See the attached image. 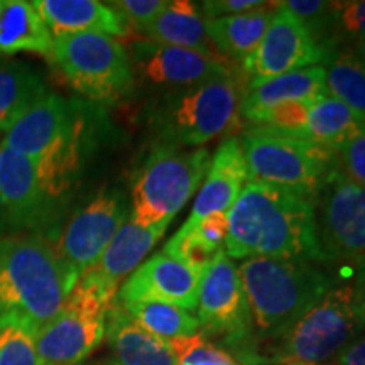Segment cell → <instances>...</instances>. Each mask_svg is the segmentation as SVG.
Listing matches in <instances>:
<instances>
[{"label": "cell", "instance_id": "obj_1", "mask_svg": "<svg viewBox=\"0 0 365 365\" xmlns=\"http://www.w3.org/2000/svg\"><path fill=\"white\" fill-rule=\"evenodd\" d=\"M227 215L228 257L323 262L313 203L289 191L247 182Z\"/></svg>", "mask_w": 365, "mask_h": 365}, {"label": "cell", "instance_id": "obj_2", "mask_svg": "<svg viewBox=\"0 0 365 365\" xmlns=\"http://www.w3.org/2000/svg\"><path fill=\"white\" fill-rule=\"evenodd\" d=\"M76 281L44 237L0 239V318H21L39 331L59 313Z\"/></svg>", "mask_w": 365, "mask_h": 365}, {"label": "cell", "instance_id": "obj_3", "mask_svg": "<svg viewBox=\"0 0 365 365\" xmlns=\"http://www.w3.org/2000/svg\"><path fill=\"white\" fill-rule=\"evenodd\" d=\"M86 120L76 105L48 93L7 132L2 144L31 159L49 200L63 198L81 170Z\"/></svg>", "mask_w": 365, "mask_h": 365}, {"label": "cell", "instance_id": "obj_4", "mask_svg": "<svg viewBox=\"0 0 365 365\" xmlns=\"http://www.w3.org/2000/svg\"><path fill=\"white\" fill-rule=\"evenodd\" d=\"M239 276L255 346L259 341H272L284 335L333 287L325 272L309 262L298 261L245 259L239 266Z\"/></svg>", "mask_w": 365, "mask_h": 365}, {"label": "cell", "instance_id": "obj_5", "mask_svg": "<svg viewBox=\"0 0 365 365\" xmlns=\"http://www.w3.org/2000/svg\"><path fill=\"white\" fill-rule=\"evenodd\" d=\"M240 144L250 182L276 186L309 203L336 166L335 150L267 127L245 130Z\"/></svg>", "mask_w": 365, "mask_h": 365}, {"label": "cell", "instance_id": "obj_6", "mask_svg": "<svg viewBox=\"0 0 365 365\" xmlns=\"http://www.w3.org/2000/svg\"><path fill=\"white\" fill-rule=\"evenodd\" d=\"M364 291L355 284L333 286L296 325L259 354L257 364H323L360 336L359 303Z\"/></svg>", "mask_w": 365, "mask_h": 365}, {"label": "cell", "instance_id": "obj_7", "mask_svg": "<svg viewBox=\"0 0 365 365\" xmlns=\"http://www.w3.org/2000/svg\"><path fill=\"white\" fill-rule=\"evenodd\" d=\"M118 289L93 271H85L63 308L38 331L41 365H78L105 339L107 317Z\"/></svg>", "mask_w": 365, "mask_h": 365}, {"label": "cell", "instance_id": "obj_8", "mask_svg": "<svg viewBox=\"0 0 365 365\" xmlns=\"http://www.w3.org/2000/svg\"><path fill=\"white\" fill-rule=\"evenodd\" d=\"M210 163L207 149L182 150L164 144L150 150L132 181L129 220L140 227L171 222L200 188Z\"/></svg>", "mask_w": 365, "mask_h": 365}, {"label": "cell", "instance_id": "obj_9", "mask_svg": "<svg viewBox=\"0 0 365 365\" xmlns=\"http://www.w3.org/2000/svg\"><path fill=\"white\" fill-rule=\"evenodd\" d=\"M51 61L73 90L93 102L113 103L134 88L129 53L112 36L83 33L53 39Z\"/></svg>", "mask_w": 365, "mask_h": 365}, {"label": "cell", "instance_id": "obj_10", "mask_svg": "<svg viewBox=\"0 0 365 365\" xmlns=\"http://www.w3.org/2000/svg\"><path fill=\"white\" fill-rule=\"evenodd\" d=\"M240 100V88L232 75L176 90L159 108V127L171 145H202L235 124Z\"/></svg>", "mask_w": 365, "mask_h": 365}, {"label": "cell", "instance_id": "obj_11", "mask_svg": "<svg viewBox=\"0 0 365 365\" xmlns=\"http://www.w3.org/2000/svg\"><path fill=\"white\" fill-rule=\"evenodd\" d=\"M196 318L205 335L220 336L235 359L249 365L255 349L252 322L239 267L225 250H218L202 274Z\"/></svg>", "mask_w": 365, "mask_h": 365}, {"label": "cell", "instance_id": "obj_12", "mask_svg": "<svg viewBox=\"0 0 365 365\" xmlns=\"http://www.w3.org/2000/svg\"><path fill=\"white\" fill-rule=\"evenodd\" d=\"M323 262H360L365 257V186L339 168L323 182L313 203Z\"/></svg>", "mask_w": 365, "mask_h": 365}, {"label": "cell", "instance_id": "obj_13", "mask_svg": "<svg viewBox=\"0 0 365 365\" xmlns=\"http://www.w3.org/2000/svg\"><path fill=\"white\" fill-rule=\"evenodd\" d=\"M127 222V203L117 190H103L73 213L54 245L73 276L93 267L110 240Z\"/></svg>", "mask_w": 365, "mask_h": 365}, {"label": "cell", "instance_id": "obj_14", "mask_svg": "<svg viewBox=\"0 0 365 365\" xmlns=\"http://www.w3.org/2000/svg\"><path fill=\"white\" fill-rule=\"evenodd\" d=\"M325 51L298 17L277 2L257 49L242 61L250 81H262L323 63Z\"/></svg>", "mask_w": 365, "mask_h": 365}, {"label": "cell", "instance_id": "obj_15", "mask_svg": "<svg viewBox=\"0 0 365 365\" xmlns=\"http://www.w3.org/2000/svg\"><path fill=\"white\" fill-rule=\"evenodd\" d=\"M127 53L132 71L150 85L173 91L232 75L225 58L208 56L193 49L159 44L149 39L132 41Z\"/></svg>", "mask_w": 365, "mask_h": 365}, {"label": "cell", "instance_id": "obj_16", "mask_svg": "<svg viewBox=\"0 0 365 365\" xmlns=\"http://www.w3.org/2000/svg\"><path fill=\"white\" fill-rule=\"evenodd\" d=\"M53 208L34 163L0 143V222L12 230L36 228Z\"/></svg>", "mask_w": 365, "mask_h": 365}, {"label": "cell", "instance_id": "obj_17", "mask_svg": "<svg viewBox=\"0 0 365 365\" xmlns=\"http://www.w3.org/2000/svg\"><path fill=\"white\" fill-rule=\"evenodd\" d=\"M202 274L164 252H158L127 277L118 287L115 301L120 304L156 301L175 304L191 313L198 304Z\"/></svg>", "mask_w": 365, "mask_h": 365}, {"label": "cell", "instance_id": "obj_18", "mask_svg": "<svg viewBox=\"0 0 365 365\" xmlns=\"http://www.w3.org/2000/svg\"><path fill=\"white\" fill-rule=\"evenodd\" d=\"M249 180L247 164L239 137H228L217 148L207 180L200 188L190 217L180 232H191L212 213H228Z\"/></svg>", "mask_w": 365, "mask_h": 365}, {"label": "cell", "instance_id": "obj_19", "mask_svg": "<svg viewBox=\"0 0 365 365\" xmlns=\"http://www.w3.org/2000/svg\"><path fill=\"white\" fill-rule=\"evenodd\" d=\"M325 71L322 66L304 68L262 81H250L247 93L242 95V115L250 124L259 125L272 107L287 102L314 103L327 97Z\"/></svg>", "mask_w": 365, "mask_h": 365}, {"label": "cell", "instance_id": "obj_20", "mask_svg": "<svg viewBox=\"0 0 365 365\" xmlns=\"http://www.w3.org/2000/svg\"><path fill=\"white\" fill-rule=\"evenodd\" d=\"M33 4L53 39L83 33L112 38L129 34V26L110 4L98 0H34Z\"/></svg>", "mask_w": 365, "mask_h": 365}, {"label": "cell", "instance_id": "obj_21", "mask_svg": "<svg viewBox=\"0 0 365 365\" xmlns=\"http://www.w3.org/2000/svg\"><path fill=\"white\" fill-rule=\"evenodd\" d=\"M105 339L113 355L112 365H178L168 341L137 325L117 301L108 312Z\"/></svg>", "mask_w": 365, "mask_h": 365}, {"label": "cell", "instance_id": "obj_22", "mask_svg": "<svg viewBox=\"0 0 365 365\" xmlns=\"http://www.w3.org/2000/svg\"><path fill=\"white\" fill-rule=\"evenodd\" d=\"M171 222H163L153 227H140L127 220L118 228L115 237L100 255V259L90 271L107 281L108 284L117 287L122 279L129 277L144 257L153 250L158 240L164 235Z\"/></svg>", "mask_w": 365, "mask_h": 365}, {"label": "cell", "instance_id": "obj_23", "mask_svg": "<svg viewBox=\"0 0 365 365\" xmlns=\"http://www.w3.org/2000/svg\"><path fill=\"white\" fill-rule=\"evenodd\" d=\"M0 53H31L51 59L53 38L33 2L0 0Z\"/></svg>", "mask_w": 365, "mask_h": 365}, {"label": "cell", "instance_id": "obj_24", "mask_svg": "<svg viewBox=\"0 0 365 365\" xmlns=\"http://www.w3.org/2000/svg\"><path fill=\"white\" fill-rule=\"evenodd\" d=\"M143 34L154 43L193 49L208 56L223 58L217 53L215 46L208 38L205 19L198 6L190 0H175L168 4L161 16L149 27H145Z\"/></svg>", "mask_w": 365, "mask_h": 365}, {"label": "cell", "instance_id": "obj_25", "mask_svg": "<svg viewBox=\"0 0 365 365\" xmlns=\"http://www.w3.org/2000/svg\"><path fill=\"white\" fill-rule=\"evenodd\" d=\"M277 2H269L266 7L257 11L239 14V16L217 17L205 21L207 34L217 53L223 58H234L244 61L249 58L266 34L271 24Z\"/></svg>", "mask_w": 365, "mask_h": 365}, {"label": "cell", "instance_id": "obj_26", "mask_svg": "<svg viewBox=\"0 0 365 365\" xmlns=\"http://www.w3.org/2000/svg\"><path fill=\"white\" fill-rule=\"evenodd\" d=\"M323 71L327 93L352 108L365 120V65L350 46L331 43L325 46Z\"/></svg>", "mask_w": 365, "mask_h": 365}, {"label": "cell", "instance_id": "obj_27", "mask_svg": "<svg viewBox=\"0 0 365 365\" xmlns=\"http://www.w3.org/2000/svg\"><path fill=\"white\" fill-rule=\"evenodd\" d=\"M46 93L38 73L22 63L0 59V132L7 134Z\"/></svg>", "mask_w": 365, "mask_h": 365}, {"label": "cell", "instance_id": "obj_28", "mask_svg": "<svg viewBox=\"0 0 365 365\" xmlns=\"http://www.w3.org/2000/svg\"><path fill=\"white\" fill-rule=\"evenodd\" d=\"M364 130V118H360L352 108L330 95L317 100L309 107L307 127L308 140L325 145L335 153Z\"/></svg>", "mask_w": 365, "mask_h": 365}, {"label": "cell", "instance_id": "obj_29", "mask_svg": "<svg viewBox=\"0 0 365 365\" xmlns=\"http://www.w3.org/2000/svg\"><path fill=\"white\" fill-rule=\"evenodd\" d=\"M122 307L137 325H140L144 330L164 341L202 331L198 318L186 309L175 307V304L156 303V301H137V303L122 304Z\"/></svg>", "mask_w": 365, "mask_h": 365}, {"label": "cell", "instance_id": "obj_30", "mask_svg": "<svg viewBox=\"0 0 365 365\" xmlns=\"http://www.w3.org/2000/svg\"><path fill=\"white\" fill-rule=\"evenodd\" d=\"M38 330L16 317L0 318V365H41Z\"/></svg>", "mask_w": 365, "mask_h": 365}, {"label": "cell", "instance_id": "obj_31", "mask_svg": "<svg viewBox=\"0 0 365 365\" xmlns=\"http://www.w3.org/2000/svg\"><path fill=\"white\" fill-rule=\"evenodd\" d=\"M178 365H244L228 350L210 341L203 331L170 340Z\"/></svg>", "mask_w": 365, "mask_h": 365}, {"label": "cell", "instance_id": "obj_32", "mask_svg": "<svg viewBox=\"0 0 365 365\" xmlns=\"http://www.w3.org/2000/svg\"><path fill=\"white\" fill-rule=\"evenodd\" d=\"M218 250L208 245L202 237L196 234V230L186 232V234L178 230L164 245L163 252L170 255L171 259L182 262L185 266L195 269V271L203 272Z\"/></svg>", "mask_w": 365, "mask_h": 365}, {"label": "cell", "instance_id": "obj_33", "mask_svg": "<svg viewBox=\"0 0 365 365\" xmlns=\"http://www.w3.org/2000/svg\"><path fill=\"white\" fill-rule=\"evenodd\" d=\"M365 38V0L331 2V41L345 43Z\"/></svg>", "mask_w": 365, "mask_h": 365}, {"label": "cell", "instance_id": "obj_34", "mask_svg": "<svg viewBox=\"0 0 365 365\" xmlns=\"http://www.w3.org/2000/svg\"><path fill=\"white\" fill-rule=\"evenodd\" d=\"M309 107H312V103L307 102H287L276 105L264 115L259 127H267V129L282 132V134L308 139L307 127Z\"/></svg>", "mask_w": 365, "mask_h": 365}, {"label": "cell", "instance_id": "obj_35", "mask_svg": "<svg viewBox=\"0 0 365 365\" xmlns=\"http://www.w3.org/2000/svg\"><path fill=\"white\" fill-rule=\"evenodd\" d=\"M108 4L120 14L129 29L134 27L143 33L145 27H149L161 16L170 2L168 0H117Z\"/></svg>", "mask_w": 365, "mask_h": 365}, {"label": "cell", "instance_id": "obj_36", "mask_svg": "<svg viewBox=\"0 0 365 365\" xmlns=\"http://www.w3.org/2000/svg\"><path fill=\"white\" fill-rule=\"evenodd\" d=\"M336 168L349 180L365 186V130L336 150Z\"/></svg>", "mask_w": 365, "mask_h": 365}, {"label": "cell", "instance_id": "obj_37", "mask_svg": "<svg viewBox=\"0 0 365 365\" xmlns=\"http://www.w3.org/2000/svg\"><path fill=\"white\" fill-rule=\"evenodd\" d=\"M269 2H261V0H208V2L196 4L202 12L203 19H217V17L227 16H239V14L252 12L257 9L266 7Z\"/></svg>", "mask_w": 365, "mask_h": 365}, {"label": "cell", "instance_id": "obj_38", "mask_svg": "<svg viewBox=\"0 0 365 365\" xmlns=\"http://www.w3.org/2000/svg\"><path fill=\"white\" fill-rule=\"evenodd\" d=\"M195 230L208 245L218 250L222 244H225L228 235V215L227 213H212L203 218Z\"/></svg>", "mask_w": 365, "mask_h": 365}, {"label": "cell", "instance_id": "obj_39", "mask_svg": "<svg viewBox=\"0 0 365 365\" xmlns=\"http://www.w3.org/2000/svg\"><path fill=\"white\" fill-rule=\"evenodd\" d=\"M333 362L335 365H365V336L354 340Z\"/></svg>", "mask_w": 365, "mask_h": 365}, {"label": "cell", "instance_id": "obj_40", "mask_svg": "<svg viewBox=\"0 0 365 365\" xmlns=\"http://www.w3.org/2000/svg\"><path fill=\"white\" fill-rule=\"evenodd\" d=\"M349 46H350V48H352V51H354L355 54H357L360 61H362L364 65H365V38L355 39V41H352V43H350Z\"/></svg>", "mask_w": 365, "mask_h": 365}, {"label": "cell", "instance_id": "obj_41", "mask_svg": "<svg viewBox=\"0 0 365 365\" xmlns=\"http://www.w3.org/2000/svg\"><path fill=\"white\" fill-rule=\"evenodd\" d=\"M355 286L365 291V257L357 264V282Z\"/></svg>", "mask_w": 365, "mask_h": 365}, {"label": "cell", "instance_id": "obj_42", "mask_svg": "<svg viewBox=\"0 0 365 365\" xmlns=\"http://www.w3.org/2000/svg\"><path fill=\"white\" fill-rule=\"evenodd\" d=\"M359 322H360V330L365 331V291L362 294V299L359 303Z\"/></svg>", "mask_w": 365, "mask_h": 365}]
</instances>
